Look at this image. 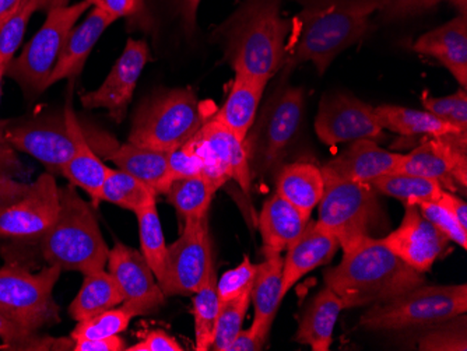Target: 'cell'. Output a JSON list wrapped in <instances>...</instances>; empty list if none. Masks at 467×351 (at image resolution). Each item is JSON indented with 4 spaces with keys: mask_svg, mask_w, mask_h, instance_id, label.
Instances as JSON below:
<instances>
[{
    "mask_svg": "<svg viewBox=\"0 0 467 351\" xmlns=\"http://www.w3.org/2000/svg\"><path fill=\"white\" fill-rule=\"evenodd\" d=\"M340 248L335 235L330 234L319 222H309L303 234L287 248L283 261V295L300 282L306 274L322 264L329 263Z\"/></svg>",
    "mask_w": 467,
    "mask_h": 351,
    "instance_id": "cell-19",
    "label": "cell"
},
{
    "mask_svg": "<svg viewBox=\"0 0 467 351\" xmlns=\"http://www.w3.org/2000/svg\"><path fill=\"white\" fill-rule=\"evenodd\" d=\"M47 263L83 274L104 271L109 248L102 237L90 204L78 196L75 185L60 190V208L51 229L41 237Z\"/></svg>",
    "mask_w": 467,
    "mask_h": 351,
    "instance_id": "cell-4",
    "label": "cell"
},
{
    "mask_svg": "<svg viewBox=\"0 0 467 351\" xmlns=\"http://www.w3.org/2000/svg\"><path fill=\"white\" fill-rule=\"evenodd\" d=\"M379 118L380 127L392 130L401 136H426V138H440L450 133L461 132L458 128L443 122L431 112L417 111L398 106H380L375 108Z\"/></svg>",
    "mask_w": 467,
    "mask_h": 351,
    "instance_id": "cell-31",
    "label": "cell"
},
{
    "mask_svg": "<svg viewBox=\"0 0 467 351\" xmlns=\"http://www.w3.org/2000/svg\"><path fill=\"white\" fill-rule=\"evenodd\" d=\"M453 5H455L456 7H458L459 12H461V15H467V0H451Z\"/></svg>",
    "mask_w": 467,
    "mask_h": 351,
    "instance_id": "cell-57",
    "label": "cell"
},
{
    "mask_svg": "<svg viewBox=\"0 0 467 351\" xmlns=\"http://www.w3.org/2000/svg\"><path fill=\"white\" fill-rule=\"evenodd\" d=\"M76 143L78 150L73 159L63 167L60 174L65 175L72 185L88 193L94 206H97L101 201L102 185L109 167H105L104 162L91 150L80 127L76 130Z\"/></svg>",
    "mask_w": 467,
    "mask_h": 351,
    "instance_id": "cell-32",
    "label": "cell"
},
{
    "mask_svg": "<svg viewBox=\"0 0 467 351\" xmlns=\"http://www.w3.org/2000/svg\"><path fill=\"white\" fill-rule=\"evenodd\" d=\"M156 199L157 193L133 175L122 170L109 169L107 171L101 190V201H109L136 213L149 204L157 203Z\"/></svg>",
    "mask_w": 467,
    "mask_h": 351,
    "instance_id": "cell-35",
    "label": "cell"
},
{
    "mask_svg": "<svg viewBox=\"0 0 467 351\" xmlns=\"http://www.w3.org/2000/svg\"><path fill=\"white\" fill-rule=\"evenodd\" d=\"M0 337L4 339L2 348L6 350H72L73 342L67 339H51V337L36 336L34 332L23 329V327L10 321L9 318L0 313Z\"/></svg>",
    "mask_w": 467,
    "mask_h": 351,
    "instance_id": "cell-41",
    "label": "cell"
},
{
    "mask_svg": "<svg viewBox=\"0 0 467 351\" xmlns=\"http://www.w3.org/2000/svg\"><path fill=\"white\" fill-rule=\"evenodd\" d=\"M420 212L429 222L440 230L441 232L447 235L450 241L461 245L463 250L467 248V230L459 224L458 220L443 209L437 201H427V203L419 204Z\"/></svg>",
    "mask_w": 467,
    "mask_h": 351,
    "instance_id": "cell-46",
    "label": "cell"
},
{
    "mask_svg": "<svg viewBox=\"0 0 467 351\" xmlns=\"http://www.w3.org/2000/svg\"><path fill=\"white\" fill-rule=\"evenodd\" d=\"M401 157V154L384 150L374 140L359 139L321 170L324 174L342 180L371 183L382 175L396 172Z\"/></svg>",
    "mask_w": 467,
    "mask_h": 351,
    "instance_id": "cell-20",
    "label": "cell"
},
{
    "mask_svg": "<svg viewBox=\"0 0 467 351\" xmlns=\"http://www.w3.org/2000/svg\"><path fill=\"white\" fill-rule=\"evenodd\" d=\"M322 170L309 162H294L283 167L277 180V193L294 204L306 219L324 196Z\"/></svg>",
    "mask_w": 467,
    "mask_h": 351,
    "instance_id": "cell-28",
    "label": "cell"
},
{
    "mask_svg": "<svg viewBox=\"0 0 467 351\" xmlns=\"http://www.w3.org/2000/svg\"><path fill=\"white\" fill-rule=\"evenodd\" d=\"M315 130L327 146L384 138V128L380 127L375 107L345 93L324 97L315 119Z\"/></svg>",
    "mask_w": 467,
    "mask_h": 351,
    "instance_id": "cell-14",
    "label": "cell"
},
{
    "mask_svg": "<svg viewBox=\"0 0 467 351\" xmlns=\"http://www.w3.org/2000/svg\"><path fill=\"white\" fill-rule=\"evenodd\" d=\"M304 104L303 88H288L265 107L258 125L254 123L244 141L252 175L270 171L280 164L300 129Z\"/></svg>",
    "mask_w": 467,
    "mask_h": 351,
    "instance_id": "cell-9",
    "label": "cell"
},
{
    "mask_svg": "<svg viewBox=\"0 0 467 351\" xmlns=\"http://www.w3.org/2000/svg\"><path fill=\"white\" fill-rule=\"evenodd\" d=\"M405 208V217L398 229L380 238L401 261L426 274L447 250L450 238L422 216L417 204H406Z\"/></svg>",
    "mask_w": 467,
    "mask_h": 351,
    "instance_id": "cell-18",
    "label": "cell"
},
{
    "mask_svg": "<svg viewBox=\"0 0 467 351\" xmlns=\"http://www.w3.org/2000/svg\"><path fill=\"white\" fill-rule=\"evenodd\" d=\"M20 4L21 0H0V26L15 15Z\"/></svg>",
    "mask_w": 467,
    "mask_h": 351,
    "instance_id": "cell-55",
    "label": "cell"
},
{
    "mask_svg": "<svg viewBox=\"0 0 467 351\" xmlns=\"http://www.w3.org/2000/svg\"><path fill=\"white\" fill-rule=\"evenodd\" d=\"M78 127L72 106L67 104L63 118H38L20 123L5 130V138L13 148L30 154L51 171L62 172L78 150L76 130Z\"/></svg>",
    "mask_w": 467,
    "mask_h": 351,
    "instance_id": "cell-12",
    "label": "cell"
},
{
    "mask_svg": "<svg viewBox=\"0 0 467 351\" xmlns=\"http://www.w3.org/2000/svg\"><path fill=\"white\" fill-rule=\"evenodd\" d=\"M283 261L279 253L265 251V261L258 264V272L252 287L251 300L254 306V326L269 335L275 314L279 311L283 295Z\"/></svg>",
    "mask_w": 467,
    "mask_h": 351,
    "instance_id": "cell-27",
    "label": "cell"
},
{
    "mask_svg": "<svg viewBox=\"0 0 467 351\" xmlns=\"http://www.w3.org/2000/svg\"><path fill=\"white\" fill-rule=\"evenodd\" d=\"M438 204H441L443 209H447L456 220L459 224L467 230V204L466 201H462L458 196L453 195L452 192H447L442 191L440 199L437 201Z\"/></svg>",
    "mask_w": 467,
    "mask_h": 351,
    "instance_id": "cell-53",
    "label": "cell"
},
{
    "mask_svg": "<svg viewBox=\"0 0 467 351\" xmlns=\"http://www.w3.org/2000/svg\"><path fill=\"white\" fill-rule=\"evenodd\" d=\"M267 83L254 80L249 76L235 73L233 88L219 111L214 112V118L225 128L245 141L249 130L254 127L259 102L264 96Z\"/></svg>",
    "mask_w": 467,
    "mask_h": 351,
    "instance_id": "cell-24",
    "label": "cell"
},
{
    "mask_svg": "<svg viewBox=\"0 0 467 351\" xmlns=\"http://www.w3.org/2000/svg\"><path fill=\"white\" fill-rule=\"evenodd\" d=\"M201 2L202 0H168V4L174 7L188 31H192L195 27L196 15H198Z\"/></svg>",
    "mask_w": 467,
    "mask_h": 351,
    "instance_id": "cell-54",
    "label": "cell"
},
{
    "mask_svg": "<svg viewBox=\"0 0 467 351\" xmlns=\"http://www.w3.org/2000/svg\"><path fill=\"white\" fill-rule=\"evenodd\" d=\"M115 23L114 18L102 10L93 7L88 18L78 27H73L67 43L60 52L57 67L48 80L49 86L63 78L75 77L83 70L88 55L99 43L102 34Z\"/></svg>",
    "mask_w": 467,
    "mask_h": 351,
    "instance_id": "cell-22",
    "label": "cell"
},
{
    "mask_svg": "<svg viewBox=\"0 0 467 351\" xmlns=\"http://www.w3.org/2000/svg\"><path fill=\"white\" fill-rule=\"evenodd\" d=\"M296 15L293 51L287 52V72L312 62L324 75L333 60L368 33L369 18L380 12V0H296Z\"/></svg>",
    "mask_w": 467,
    "mask_h": 351,
    "instance_id": "cell-1",
    "label": "cell"
},
{
    "mask_svg": "<svg viewBox=\"0 0 467 351\" xmlns=\"http://www.w3.org/2000/svg\"><path fill=\"white\" fill-rule=\"evenodd\" d=\"M269 335L264 334L261 329L252 325L249 329L241 330L234 340L228 351H259L266 345Z\"/></svg>",
    "mask_w": 467,
    "mask_h": 351,
    "instance_id": "cell-51",
    "label": "cell"
},
{
    "mask_svg": "<svg viewBox=\"0 0 467 351\" xmlns=\"http://www.w3.org/2000/svg\"><path fill=\"white\" fill-rule=\"evenodd\" d=\"M372 187L382 195L392 196L405 204L427 203L437 201L443 188L437 181L416 177L405 172H390L372 181Z\"/></svg>",
    "mask_w": 467,
    "mask_h": 351,
    "instance_id": "cell-34",
    "label": "cell"
},
{
    "mask_svg": "<svg viewBox=\"0 0 467 351\" xmlns=\"http://www.w3.org/2000/svg\"><path fill=\"white\" fill-rule=\"evenodd\" d=\"M90 7L88 0H81L78 4L47 12L48 15L41 30L27 44L20 57L10 62L6 75L15 78L26 91L41 93L47 90L70 31Z\"/></svg>",
    "mask_w": 467,
    "mask_h": 351,
    "instance_id": "cell-10",
    "label": "cell"
},
{
    "mask_svg": "<svg viewBox=\"0 0 467 351\" xmlns=\"http://www.w3.org/2000/svg\"><path fill=\"white\" fill-rule=\"evenodd\" d=\"M109 267L122 292V306L133 316L150 315L164 305L165 294L141 253L117 243L109 250Z\"/></svg>",
    "mask_w": 467,
    "mask_h": 351,
    "instance_id": "cell-16",
    "label": "cell"
},
{
    "mask_svg": "<svg viewBox=\"0 0 467 351\" xmlns=\"http://www.w3.org/2000/svg\"><path fill=\"white\" fill-rule=\"evenodd\" d=\"M209 117L192 90L164 91L139 108L128 141L168 153L191 140Z\"/></svg>",
    "mask_w": 467,
    "mask_h": 351,
    "instance_id": "cell-7",
    "label": "cell"
},
{
    "mask_svg": "<svg viewBox=\"0 0 467 351\" xmlns=\"http://www.w3.org/2000/svg\"><path fill=\"white\" fill-rule=\"evenodd\" d=\"M69 0H38V10H49L57 9V7L67 6Z\"/></svg>",
    "mask_w": 467,
    "mask_h": 351,
    "instance_id": "cell-56",
    "label": "cell"
},
{
    "mask_svg": "<svg viewBox=\"0 0 467 351\" xmlns=\"http://www.w3.org/2000/svg\"><path fill=\"white\" fill-rule=\"evenodd\" d=\"M109 160L115 162L118 169L146 183L157 195L167 193L174 181L164 151L141 148L128 141L117 146L109 154Z\"/></svg>",
    "mask_w": 467,
    "mask_h": 351,
    "instance_id": "cell-25",
    "label": "cell"
},
{
    "mask_svg": "<svg viewBox=\"0 0 467 351\" xmlns=\"http://www.w3.org/2000/svg\"><path fill=\"white\" fill-rule=\"evenodd\" d=\"M150 51L144 41L130 38L117 64L97 90L81 96L84 108L109 109L112 119L120 123L132 101L133 91L140 78Z\"/></svg>",
    "mask_w": 467,
    "mask_h": 351,
    "instance_id": "cell-17",
    "label": "cell"
},
{
    "mask_svg": "<svg viewBox=\"0 0 467 351\" xmlns=\"http://www.w3.org/2000/svg\"><path fill=\"white\" fill-rule=\"evenodd\" d=\"M91 7L102 10L111 15L117 22L118 18L139 17L144 15V0H88Z\"/></svg>",
    "mask_w": 467,
    "mask_h": 351,
    "instance_id": "cell-49",
    "label": "cell"
},
{
    "mask_svg": "<svg viewBox=\"0 0 467 351\" xmlns=\"http://www.w3.org/2000/svg\"><path fill=\"white\" fill-rule=\"evenodd\" d=\"M308 222L294 204L275 192L265 201L259 214L264 251L282 253L303 234Z\"/></svg>",
    "mask_w": 467,
    "mask_h": 351,
    "instance_id": "cell-23",
    "label": "cell"
},
{
    "mask_svg": "<svg viewBox=\"0 0 467 351\" xmlns=\"http://www.w3.org/2000/svg\"><path fill=\"white\" fill-rule=\"evenodd\" d=\"M0 125H2V123H0Z\"/></svg>",
    "mask_w": 467,
    "mask_h": 351,
    "instance_id": "cell-59",
    "label": "cell"
},
{
    "mask_svg": "<svg viewBox=\"0 0 467 351\" xmlns=\"http://www.w3.org/2000/svg\"><path fill=\"white\" fill-rule=\"evenodd\" d=\"M291 28L282 0H248L223 27L225 59L234 72L267 83L285 67Z\"/></svg>",
    "mask_w": 467,
    "mask_h": 351,
    "instance_id": "cell-3",
    "label": "cell"
},
{
    "mask_svg": "<svg viewBox=\"0 0 467 351\" xmlns=\"http://www.w3.org/2000/svg\"><path fill=\"white\" fill-rule=\"evenodd\" d=\"M422 106L443 122L467 132V94L466 88L448 97H424Z\"/></svg>",
    "mask_w": 467,
    "mask_h": 351,
    "instance_id": "cell-43",
    "label": "cell"
},
{
    "mask_svg": "<svg viewBox=\"0 0 467 351\" xmlns=\"http://www.w3.org/2000/svg\"><path fill=\"white\" fill-rule=\"evenodd\" d=\"M168 165L172 178H189L204 175V161L195 149L192 139L167 153Z\"/></svg>",
    "mask_w": 467,
    "mask_h": 351,
    "instance_id": "cell-47",
    "label": "cell"
},
{
    "mask_svg": "<svg viewBox=\"0 0 467 351\" xmlns=\"http://www.w3.org/2000/svg\"><path fill=\"white\" fill-rule=\"evenodd\" d=\"M217 190L219 188L204 175L177 178L168 188L167 198L185 222L206 217Z\"/></svg>",
    "mask_w": 467,
    "mask_h": 351,
    "instance_id": "cell-33",
    "label": "cell"
},
{
    "mask_svg": "<svg viewBox=\"0 0 467 351\" xmlns=\"http://www.w3.org/2000/svg\"><path fill=\"white\" fill-rule=\"evenodd\" d=\"M343 309L342 300L325 285L306 308L294 342L309 346L314 351L329 350L333 332Z\"/></svg>",
    "mask_w": 467,
    "mask_h": 351,
    "instance_id": "cell-26",
    "label": "cell"
},
{
    "mask_svg": "<svg viewBox=\"0 0 467 351\" xmlns=\"http://www.w3.org/2000/svg\"><path fill=\"white\" fill-rule=\"evenodd\" d=\"M60 272L59 266L51 264L39 274H31L15 263L0 267V313L34 334L41 327L57 324L59 308L52 292Z\"/></svg>",
    "mask_w": 467,
    "mask_h": 351,
    "instance_id": "cell-8",
    "label": "cell"
},
{
    "mask_svg": "<svg viewBox=\"0 0 467 351\" xmlns=\"http://www.w3.org/2000/svg\"><path fill=\"white\" fill-rule=\"evenodd\" d=\"M122 304V292L112 274L105 271L93 272L84 274L83 285L70 304L69 313L76 322H81Z\"/></svg>",
    "mask_w": 467,
    "mask_h": 351,
    "instance_id": "cell-29",
    "label": "cell"
},
{
    "mask_svg": "<svg viewBox=\"0 0 467 351\" xmlns=\"http://www.w3.org/2000/svg\"><path fill=\"white\" fill-rule=\"evenodd\" d=\"M467 311V285H417L384 303L369 305L359 319L367 330H401L447 324Z\"/></svg>",
    "mask_w": 467,
    "mask_h": 351,
    "instance_id": "cell-6",
    "label": "cell"
},
{
    "mask_svg": "<svg viewBox=\"0 0 467 351\" xmlns=\"http://www.w3.org/2000/svg\"><path fill=\"white\" fill-rule=\"evenodd\" d=\"M59 208L60 190L54 175H39L20 201L0 211V237L41 238L51 229Z\"/></svg>",
    "mask_w": 467,
    "mask_h": 351,
    "instance_id": "cell-15",
    "label": "cell"
},
{
    "mask_svg": "<svg viewBox=\"0 0 467 351\" xmlns=\"http://www.w3.org/2000/svg\"><path fill=\"white\" fill-rule=\"evenodd\" d=\"M126 345L119 335L104 337V339L75 340L73 350L75 351H122Z\"/></svg>",
    "mask_w": 467,
    "mask_h": 351,
    "instance_id": "cell-52",
    "label": "cell"
},
{
    "mask_svg": "<svg viewBox=\"0 0 467 351\" xmlns=\"http://www.w3.org/2000/svg\"><path fill=\"white\" fill-rule=\"evenodd\" d=\"M324 277L345 309L384 303L426 282L379 237L367 238L345 251L342 262Z\"/></svg>",
    "mask_w": 467,
    "mask_h": 351,
    "instance_id": "cell-2",
    "label": "cell"
},
{
    "mask_svg": "<svg viewBox=\"0 0 467 351\" xmlns=\"http://www.w3.org/2000/svg\"><path fill=\"white\" fill-rule=\"evenodd\" d=\"M128 351H183L182 346L175 337L168 335L164 330H153L147 335L138 345L125 348Z\"/></svg>",
    "mask_w": 467,
    "mask_h": 351,
    "instance_id": "cell-50",
    "label": "cell"
},
{
    "mask_svg": "<svg viewBox=\"0 0 467 351\" xmlns=\"http://www.w3.org/2000/svg\"><path fill=\"white\" fill-rule=\"evenodd\" d=\"M249 304H251V292L244 293L240 297L220 304L213 345L210 350L228 351V347L233 345L235 337L243 330L241 327L248 313Z\"/></svg>",
    "mask_w": 467,
    "mask_h": 351,
    "instance_id": "cell-39",
    "label": "cell"
},
{
    "mask_svg": "<svg viewBox=\"0 0 467 351\" xmlns=\"http://www.w3.org/2000/svg\"><path fill=\"white\" fill-rule=\"evenodd\" d=\"M220 298L217 294L216 274H212L195 293L193 316H195L196 350L207 351L212 348L220 313Z\"/></svg>",
    "mask_w": 467,
    "mask_h": 351,
    "instance_id": "cell-37",
    "label": "cell"
},
{
    "mask_svg": "<svg viewBox=\"0 0 467 351\" xmlns=\"http://www.w3.org/2000/svg\"><path fill=\"white\" fill-rule=\"evenodd\" d=\"M214 274L207 216L185 220L182 234L168 246L161 287L165 297L195 294Z\"/></svg>",
    "mask_w": 467,
    "mask_h": 351,
    "instance_id": "cell-11",
    "label": "cell"
},
{
    "mask_svg": "<svg viewBox=\"0 0 467 351\" xmlns=\"http://www.w3.org/2000/svg\"><path fill=\"white\" fill-rule=\"evenodd\" d=\"M413 49L435 57L447 67L462 88L467 85V15H459L451 22L420 36Z\"/></svg>",
    "mask_w": 467,
    "mask_h": 351,
    "instance_id": "cell-21",
    "label": "cell"
},
{
    "mask_svg": "<svg viewBox=\"0 0 467 351\" xmlns=\"http://www.w3.org/2000/svg\"><path fill=\"white\" fill-rule=\"evenodd\" d=\"M453 319L447 322V326L431 330L419 342V350L426 351H466V316L462 324L452 325Z\"/></svg>",
    "mask_w": 467,
    "mask_h": 351,
    "instance_id": "cell-45",
    "label": "cell"
},
{
    "mask_svg": "<svg viewBox=\"0 0 467 351\" xmlns=\"http://www.w3.org/2000/svg\"><path fill=\"white\" fill-rule=\"evenodd\" d=\"M135 214L139 222L141 255L153 271L157 283L161 284L165 274L168 246L165 245L157 203L149 204Z\"/></svg>",
    "mask_w": 467,
    "mask_h": 351,
    "instance_id": "cell-36",
    "label": "cell"
},
{
    "mask_svg": "<svg viewBox=\"0 0 467 351\" xmlns=\"http://www.w3.org/2000/svg\"><path fill=\"white\" fill-rule=\"evenodd\" d=\"M6 75V69L4 67H0V98H2V78Z\"/></svg>",
    "mask_w": 467,
    "mask_h": 351,
    "instance_id": "cell-58",
    "label": "cell"
},
{
    "mask_svg": "<svg viewBox=\"0 0 467 351\" xmlns=\"http://www.w3.org/2000/svg\"><path fill=\"white\" fill-rule=\"evenodd\" d=\"M132 318L135 316L125 306L109 309L86 321L78 322V326L75 327L70 337L73 340H91L115 336L128 329Z\"/></svg>",
    "mask_w": 467,
    "mask_h": 351,
    "instance_id": "cell-40",
    "label": "cell"
},
{
    "mask_svg": "<svg viewBox=\"0 0 467 351\" xmlns=\"http://www.w3.org/2000/svg\"><path fill=\"white\" fill-rule=\"evenodd\" d=\"M256 272H258V264L252 263L248 256H244V261L237 267L225 272L220 280H217V294H219L220 303L240 297L244 293L252 292Z\"/></svg>",
    "mask_w": 467,
    "mask_h": 351,
    "instance_id": "cell-44",
    "label": "cell"
},
{
    "mask_svg": "<svg viewBox=\"0 0 467 351\" xmlns=\"http://www.w3.org/2000/svg\"><path fill=\"white\" fill-rule=\"evenodd\" d=\"M380 13L388 18H401L419 15L437 6L441 0H380Z\"/></svg>",
    "mask_w": 467,
    "mask_h": 351,
    "instance_id": "cell-48",
    "label": "cell"
},
{
    "mask_svg": "<svg viewBox=\"0 0 467 351\" xmlns=\"http://www.w3.org/2000/svg\"><path fill=\"white\" fill-rule=\"evenodd\" d=\"M192 141L203 159L204 177L217 188H222L227 181H235L246 193L251 191L252 174L245 143L214 115L207 118Z\"/></svg>",
    "mask_w": 467,
    "mask_h": 351,
    "instance_id": "cell-13",
    "label": "cell"
},
{
    "mask_svg": "<svg viewBox=\"0 0 467 351\" xmlns=\"http://www.w3.org/2000/svg\"><path fill=\"white\" fill-rule=\"evenodd\" d=\"M396 172H405V174L437 181L442 188H448V191L452 192L459 190L458 183L453 180L450 160L441 136L427 138L419 148L401 157Z\"/></svg>",
    "mask_w": 467,
    "mask_h": 351,
    "instance_id": "cell-30",
    "label": "cell"
},
{
    "mask_svg": "<svg viewBox=\"0 0 467 351\" xmlns=\"http://www.w3.org/2000/svg\"><path fill=\"white\" fill-rule=\"evenodd\" d=\"M324 180L317 222L335 235L343 251L385 232L384 211L371 183L353 182L329 174H324Z\"/></svg>",
    "mask_w": 467,
    "mask_h": 351,
    "instance_id": "cell-5",
    "label": "cell"
},
{
    "mask_svg": "<svg viewBox=\"0 0 467 351\" xmlns=\"http://www.w3.org/2000/svg\"><path fill=\"white\" fill-rule=\"evenodd\" d=\"M23 172V162L18 160L16 149L5 138L0 125V211L9 208L27 193L30 183L16 180Z\"/></svg>",
    "mask_w": 467,
    "mask_h": 351,
    "instance_id": "cell-38",
    "label": "cell"
},
{
    "mask_svg": "<svg viewBox=\"0 0 467 351\" xmlns=\"http://www.w3.org/2000/svg\"><path fill=\"white\" fill-rule=\"evenodd\" d=\"M38 10V0H21L20 6L6 23L0 26V67L7 70L20 46L33 13Z\"/></svg>",
    "mask_w": 467,
    "mask_h": 351,
    "instance_id": "cell-42",
    "label": "cell"
}]
</instances>
